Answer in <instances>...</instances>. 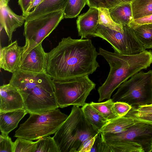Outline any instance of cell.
<instances>
[{"instance_id":"obj_18","label":"cell","mask_w":152,"mask_h":152,"mask_svg":"<svg viewBox=\"0 0 152 152\" xmlns=\"http://www.w3.org/2000/svg\"><path fill=\"white\" fill-rule=\"evenodd\" d=\"M102 140L99 152H144L141 146L134 142L124 140Z\"/></svg>"},{"instance_id":"obj_23","label":"cell","mask_w":152,"mask_h":152,"mask_svg":"<svg viewBox=\"0 0 152 152\" xmlns=\"http://www.w3.org/2000/svg\"><path fill=\"white\" fill-rule=\"evenodd\" d=\"M131 4L133 20L152 14V0H132Z\"/></svg>"},{"instance_id":"obj_8","label":"cell","mask_w":152,"mask_h":152,"mask_svg":"<svg viewBox=\"0 0 152 152\" xmlns=\"http://www.w3.org/2000/svg\"><path fill=\"white\" fill-rule=\"evenodd\" d=\"M123 31H118L99 24L92 36L109 43L115 52L126 55L138 54L145 50L136 37L131 27L123 26Z\"/></svg>"},{"instance_id":"obj_40","label":"cell","mask_w":152,"mask_h":152,"mask_svg":"<svg viewBox=\"0 0 152 152\" xmlns=\"http://www.w3.org/2000/svg\"><path fill=\"white\" fill-rule=\"evenodd\" d=\"M150 152H152V148L151 149V150Z\"/></svg>"},{"instance_id":"obj_1","label":"cell","mask_w":152,"mask_h":152,"mask_svg":"<svg viewBox=\"0 0 152 152\" xmlns=\"http://www.w3.org/2000/svg\"><path fill=\"white\" fill-rule=\"evenodd\" d=\"M48 54L46 73L53 80L88 76L99 66V53L90 39L63 38Z\"/></svg>"},{"instance_id":"obj_2","label":"cell","mask_w":152,"mask_h":152,"mask_svg":"<svg viewBox=\"0 0 152 152\" xmlns=\"http://www.w3.org/2000/svg\"><path fill=\"white\" fill-rule=\"evenodd\" d=\"M99 54L104 58L110 67L107 78L98 89L99 102L111 99L113 93L121 84L142 70L146 69L152 63L151 50L126 55L100 48Z\"/></svg>"},{"instance_id":"obj_6","label":"cell","mask_w":152,"mask_h":152,"mask_svg":"<svg viewBox=\"0 0 152 152\" xmlns=\"http://www.w3.org/2000/svg\"><path fill=\"white\" fill-rule=\"evenodd\" d=\"M55 96L59 107L83 106L96 84L88 76L63 80H53Z\"/></svg>"},{"instance_id":"obj_20","label":"cell","mask_w":152,"mask_h":152,"mask_svg":"<svg viewBox=\"0 0 152 152\" xmlns=\"http://www.w3.org/2000/svg\"><path fill=\"white\" fill-rule=\"evenodd\" d=\"M137 121L125 116L109 121L101 129L99 134H115L121 132Z\"/></svg>"},{"instance_id":"obj_31","label":"cell","mask_w":152,"mask_h":152,"mask_svg":"<svg viewBox=\"0 0 152 152\" xmlns=\"http://www.w3.org/2000/svg\"><path fill=\"white\" fill-rule=\"evenodd\" d=\"M8 134L0 135V152H14V144Z\"/></svg>"},{"instance_id":"obj_24","label":"cell","mask_w":152,"mask_h":152,"mask_svg":"<svg viewBox=\"0 0 152 152\" xmlns=\"http://www.w3.org/2000/svg\"><path fill=\"white\" fill-rule=\"evenodd\" d=\"M114 103L112 99L103 102L96 103L92 102L90 103L91 105L108 121L119 117L115 110Z\"/></svg>"},{"instance_id":"obj_35","label":"cell","mask_w":152,"mask_h":152,"mask_svg":"<svg viewBox=\"0 0 152 152\" xmlns=\"http://www.w3.org/2000/svg\"><path fill=\"white\" fill-rule=\"evenodd\" d=\"M18 4L22 12V15L25 16L31 3V0H18Z\"/></svg>"},{"instance_id":"obj_33","label":"cell","mask_w":152,"mask_h":152,"mask_svg":"<svg viewBox=\"0 0 152 152\" xmlns=\"http://www.w3.org/2000/svg\"><path fill=\"white\" fill-rule=\"evenodd\" d=\"M99 134L86 140L80 146L78 152H90L95 140Z\"/></svg>"},{"instance_id":"obj_11","label":"cell","mask_w":152,"mask_h":152,"mask_svg":"<svg viewBox=\"0 0 152 152\" xmlns=\"http://www.w3.org/2000/svg\"><path fill=\"white\" fill-rule=\"evenodd\" d=\"M23 47L18 45L17 40L0 48V67L13 73L20 69L22 62Z\"/></svg>"},{"instance_id":"obj_10","label":"cell","mask_w":152,"mask_h":152,"mask_svg":"<svg viewBox=\"0 0 152 152\" xmlns=\"http://www.w3.org/2000/svg\"><path fill=\"white\" fill-rule=\"evenodd\" d=\"M10 83L18 90L39 86L54 91L53 80L47 73H38L19 69L12 73Z\"/></svg>"},{"instance_id":"obj_39","label":"cell","mask_w":152,"mask_h":152,"mask_svg":"<svg viewBox=\"0 0 152 152\" xmlns=\"http://www.w3.org/2000/svg\"><path fill=\"white\" fill-rule=\"evenodd\" d=\"M132 0H124V2H131Z\"/></svg>"},{"instance_id":"obj_38","label":"cell","mask_w":152,"mask_h":152,"mask_svg":"<svg viewBox=\"0 0 152 152\" xmlns=\"http://www.w3.org/2000/svg\"><path fill=\"white\" fill-rule=\"evenodd\" d=\"M10 0H0V7L8 5Z\"/></svg>"},{"instance_id":"obj_30","label":"cell","mask_w":152,"mask_h":152,"mask_svg":"<svg viewBox=\"0 0 152 152\" xmlns=\"http://www.w3.org/2000/svg\"><path fill=\"white\" fill-rule=\"evenodd\" d=\"M125 116L131 118L139 122L152 125V113H143L134 110L132 107Z\"/></svg>"},{"instance_id":"obj_3","label":"cell","mask_w":152,"mask_h":152,"mask_svg":"<svg viewBox=\"0 0 152 152\" xmlns=\"http://www.w3.org/2000/svg\"><path fill=\"white\" fill-rule=\"evenodd\" d=\"M79 107L73 106L53 137L60 152H78L86 140L99 133L87 121Z\"/></svg>"},{"instance_id":"obj_19","label":"cell","mask_w":152,"mask_h":152,"mask_svg":"<svg viewBox=\"0 0 152 152\" xmlns=\"http://www.w3.org/2000/svg\"><path fill=\"white\" fill-rule=\"evenodd\" d=\"M109 10L113 20L118 24L129 26L133 20L131 2L122 3Z\"/></svg>"},{"instance_id":"obj_21","label":"cell","mask_w":152,"mask_h":152,"mask_svg":"<svg viewBox=\"0 0 152 152\" xmlns=\"http://www.w3.org/2000/svg\"><path fill=\"white\" fill-rule=\"evenodd\" d=\"M88 122L99 132L102 128L108 122L90 103H86L81 108Z\"/></svg>"},{"instance_id":"obj_4","label":"cell","mask_w":152,"mask_h":152,"mask_svg":"<svg viewBox=\"0 0 152 152\" xmlns=\"http://www.w3.org/2000/svg\"><path fill=\"white\" fill-rule=\"evenodd\" d=\"M137 107L152 104V70L141 71L121 84L112 99Z\"/></svg>"},{"instance_id":"obj_16","label":"cell","mask_w":152,"mask_h":152,"mask_svg":"<svg viewBox=\"0 0 152 152\" xmlns=\"http://www.w3.org/2000/svg\"><path fill=\"white\" fill-rule=\"evenodd\" d=\"M69 0H44L25 17V21L44 15L59 11H64Z\"/></svg>"},{"instance_id":"obj_27","label":"cell","mask_w":152,"mask_h":152,"mask_svg":"<svg viewBox=\"0 0 152 152\" xmlns=\"http://www.w3.org/2000/svg\"><path fill=\"white\" fill-rule=\"evenodd\" d=\"M37 141L35 152H60L53 137H42Z\"/></svg>"},{"instance_id":"obj_26","label":"cell","mask_w":152,"mask_h":152,"mask_svg":"<svg viewBox=\"0 0 152 152\" xmlns=\"http://www.w3.org/2000/svg\"><path fill=\"white\" fill-rule=\"evenodd\" d=\"M87 0H69L63 11L65 18L76 17L87 4Z\"/></svg>"},{"instance_id":"obj_36","label":"cell","mask_w":152,"mask_h":152,"mask_svg":"<svg viewBox=\"0 0 152 152\" xmlns=\"http://www.w3.org/2000/svg\"><path fill=\"white\" fill-rule=\"evenodd\" d=\"M132 107L134 110L143 113H152V104L149 105L139 107Z\"/></svg>"},{"instance_id":"obj_7","label":"cell","mask_w":152,"mask_h":152,"mask_svg":"<svg viewBox=\"0 0 152 152\" xmlns=\"http://www.w3.org/2000/svg\"><path fill=\"white\" fill-rule=\"evenodd\" d=\"M63 18V11H59L25 21L23 33L25 43L23 46L22 61L31 50L42 43Z\"/></svg>"},{"instance_id":"obj_29","label":"cell","mask_w":152,"mask_h":152,"mask_svg":"<svg viewBox=\"0 0 152 152\" xmlns=\"http://www.w3.org/2000/svg\"><path fill=\"white\" fill-rule=\"evenodd\" d=\"M123 2V0H87V4L90 8L103 7L109 10Z\"/></svg>"},{"instance_id":"obj_13","label":"cell","mask_w":152,"mask_h":152,"mask_svg":"<svg viewBox=\"0 0 152 152\" xmlns=\"http://www.w3.org/2000/svg\"><path fill=\"white\" fill-rule=\"evenodd\" d=\"M0 112L24 109L20 94L15 86L10 83L0 86Z\"/></svg>"},{"instance_id":"obj_5","label":"cell","mask_w":152,"mask_h":152,"mask_svg":"<svg viewBox=\"0 0 152 152\" xmlns=\"http://www.w3.org/2000/svg\"><path fill=\"white\" fill-rule=\"evenodd\" d=\"M68 117L58 108L30 114L28 119L16 131L14 137L32 140L49 136L55 134Z\"/></svg>"},{"instance_id":"obj_15","label":"cell","mask_w":152,"mask_h":152,"mask_svg":"<svg viewBox=\"0 0 152 152\" xmlns=\"http://www.w3.org/2000/svg\"><path fill=\"white\" fill-rule=\"evenodd\" d=\"M25 17L14 12L8 5L0 7V26L5 30L9 41L11 42L12 34L16 29L25 22Z\"/></svg>"},{"instance_id":"obj_37","label":"cell","mask_w":152,"mask_h":152,"mask_svg":"<svg viewBox=\"0 0 152 152\" xmlns=\"http://www.w3.org/2000/svg\"><path fill=\"white\" fill-rule=\"evenodd\" d=\"M44 0H34L28 8L25 16L28 13L33 10Z\"/></svg>"},{"instance_id":"obj_28","label":"cell","mask_w":152,"mask_h":152,"mask_svg":"<svg viewBox=\"0 0 152 152\" xmlns=\"http://www.w3.org/2000/svg\"><path fill=\"white\" fill-rule=\"evenodd\" d=\"M14 142V152H35L37 141L18 137Z\"/></svg>"},{"instance_id":"obj_22","label":"cell","mask_w":152,"mask_h":152,"mask_svg":"<svg viewBox=\"0 0 152 152\" xmlns=\"http://www.w3.org/2000/svg\"><path fill=\"white\" fill-rule=\"evenodd\" d=\"M137 38L145 50L152 48V23L141 25L130 24Z\"/></svg>"},{"instance_id":"obj_25","label":"cell","mask_w":152,"mask_h":152,"mask_svg":"<svg viewBox=\"0 0 152 152\" xmlns=\"http://www.w3.org/2000/svg\"><path fill=\"white\" fill-rule=\"evenodd\" d=\"M97 9L99 12L98 23L99 24L118 31H123V26L116 23L113 20L108 9L103 7Z\"/></svg>"},{"instance_id":"obj_17","label":"cell","mask_w":152,"mask_h":152,"mask_svg":"<svg viewBox=\"0 0 152 152\" xmlns=\"http://www.w3.org/2000/svg\"><path fill=\"white\" fill-rule=\"evenodd\" d=\"M28 113L24 109L0 112V130L8 134L16 128L20 121Z\"/></svg>"},{"instance_id":"obj_34","label":"cell","mask_w":152,"mask_h":152,"mask_svg":"<svg viewBox=\"0 0 152 152\" xmlns=\"http://www.w3.org/2000/svg\"><path fill=\"white\" fill-rule=\"evenodd\" d=\"M152 23V14L145 17L133 20L130 24L134 25H141Z\"/></svg>"},{"instance_id":"obj_9","label":"cell","mask_w":152,"mask_h":152,"mask_svg":"<svg viewBox=\"0 0 152 152\" xmlns=\"http://www.w3.org/2000/svg\"><path fill=\"white\" fill-rule=\"evenodd\" d=\"M103 141L124 140L137 143L144 152L152 148V125L137 122L124 131L117 133L99 134Z\"/></svg>"},{"instance_id":"obj_32","label":"cell","mask_w":152,"mask_h":152,"mask_svg":"<svg viewBox=\"0 0 152 152\" xmlns=\"http://www.w3.org/2000/svg\"><path fill=\"white\" fill-rule=\"evenodd\" d=\"M115 110L119 117L125 116L132 108V107L125 102H114Z\"/></svg>"},{"instance_id":"obj_41","label":"cell","mask_w":152,"mask_h":152,"mask_svg":"<svg viewBox=\"0 0 152 152\" xmlns=\"http://www.w3.org/2000/svg\"><path fill=\"white\" fill-rule=\"evenodd\" d=\"M34 0H31V3Z\"/></svg>"},{"instance_id":"obj_12","label":"cell","mask_w":152,"mask_h":152,"mask_svg":"<svg viewBox=\"0 0 152 152\" xmlns=\"http://www.w3.org/2000/svg\"><path fill=\"white\" fill-rule=\"evenodd\" d=\"M48 59L41 43L33 48L22 60L20 69L38 73H46Z\"/></svg>"},{"instance_id":"obj_14","label":"cell","mask_w":152,"mask_h":152,"mask_svg":"<svg viewBox=\"0 0 152 152\" xmlns=\"http://www.w3.org/2000/svg\"><path fill=\"white\" fill-rule=\"evenodd\" d=\"M99 12L97 8H90L87 11L77 18L76 20L78 35L81 39L92 36L99 24Z\"/></svg>"}]
</instances>
